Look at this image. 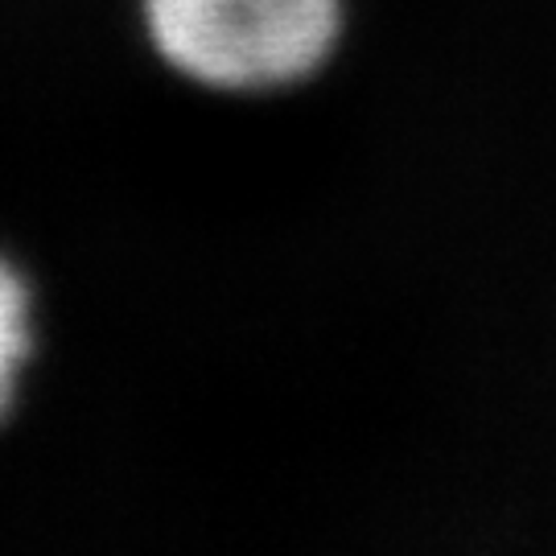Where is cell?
I'll list each match as a JSON object with an SVG mask.
<instances>
[{"label": "cell", "mask_w": 556, "mask_h": 556, "mask_svg": "<svg viewBox=\"0 0 556 556\" xmlns=\"http://www.w3.org/2000/svg\"><path fill=\"white\" fill-rule=\"evenodd\" d=\"M140 9L157 59L227 96L309 83L346 34V0H140Z\"/></svg>", "instance_id": "obj_1"}, {"label": "cell", "mask_w": 556, "mask_h": 556, "mask_svg": "<svg viewBox=\"0 0 556 556\" xmlns=\"http://www.w3.org/2000/svg\"><path fill=\"white\" fill-rule=\"evenodd\" d=\"M25 355H29V289L17 277V268L0 256V417L13 404Z\"/></svg>", "instance_id": "obj_2"}]
</instances>
